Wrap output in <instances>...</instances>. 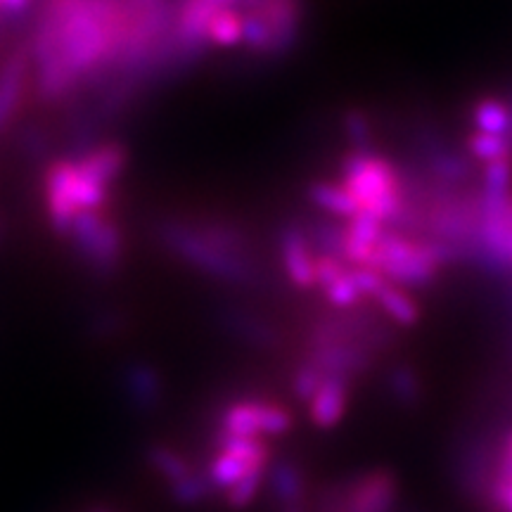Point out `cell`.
<instances>
[{
	"label": "cell",
	"mask_w": 512,
	"mask_h": 512,
	"mask_svg": "<svg viewBox=\"0 0 512 512\" xmlns=\"http://www.w3.org/2000/svg\"><path fill=\"white\" fill-rule=\"evenodd\" d=\"M351 403V382L344 377L323 375L320 377L316 392L306 401L309 408V418L320 430H330L342 422L344 415L349 411Z\"/></svg>",
	"instance_id": "cell-11"
},
{
	"label": "cell",
	"mask_w": 512,
	"mask_h": 512,
	"mask_svg": "<svg viewBox=\"0 0 512 512\" xmlns=\"http://www.w3.org/2000/svg\"><path fill=\"white\" fill-rule=\"evenodd\" d=\"M31 69L34 67H31L29 48L8 57L3 62V67H0V133L15 119L19 102H22V95L27 91Z\"/></svg>",
	"instance_id": "cell-12"
},
{
	"label": "cell",
	"mask_w": 512,
	"mask_h": 512,
	"mask_svg": "<svg viewBox=\"0 0 512 512\" xmlns=\"http://www.w3.org/2000/svg\"><path fill=\"white\" fill-rule=\"evenodd\" d=\"M370 302H375L377 309L392 320V323L401 325V328H411V325L420 320L418 302L408 294L406 287L389 283V280H384V285L375 292V297Z\"/></svg>",
	"instance_id": "cell-13"
},
{
	"label": "cell",
	"mask_w": 512,
	"mask_h": 512,
	"mask_svg": "<svg viewBox=\"0 0 512 512\" xmlns=\"http://www.w3.org/2000/svg\"><path fill=\"white\" fill-rule=\"evenodd\" d=\"M465 150L472 159H477V162H484V164L501 162V159H512L510 138L491 136V133L472 131L470 136H467Z\"/></svg>",
	"instance_id": "cell-16"
},
{
	"label": "cell",
	"mask_w": 512,
	"mask_h": 512,
	"mask_svg": "<svg viewBox=\"0 0 512 512\" xmlns=\"http://www.w3.org/2000/svg\"><path fill=\"white\" fill-rule=\"evenodd\" d=\"M34 0H0V24L22 17Z\"/></svg>",
	"instance_id": "cell-20"
},
{
	"label": "cell",
	"mask_w": 512,
	"mask_h": 512,
	"mask_svg": "<svg viewBox=\"0 0 512 512\" xmlns=\"http://www.w3.org/2000/svg\"><path fill=\"white\" fill-rule=\"evenodd\" d=\"M389 387H392L396 399L401 401L418 399V377H415L413 368L408 366L394 368L392 375H389Z\"/></svg>",
	"instance_id": "cell-19"
},
{
	"label": "cell",
	"mask_w": 512,
	"mask_h": 512,
	"mask_svg": "<svg viewBox=\"0 0 512 512\" xmlns=\"http://www.w3.org/2000/svg\"><path fill=\"white\" fill-rule=\"evenodd\" d=\"M83 266L98 275H110L124 254V238L114 219L102 211L81 216L67 233Z\"/></svg>",
	"instance_id": "cell-9"
},
{
	"label": "cell",
	"mask_w": 512,
	"mask_h": 512,
	"mask_svg": "<svg viewBox=\"0 0 512 512\" xmlns=\"http://www.w3.org/2000/svg\"><path fill=\"white\" fill-rule=\"evenodd\" d=\"M271 448L266 439L214 437L207 479L230 508H247L264 486Z\"/></svg>",
	"instance_id": "cell-5"
},
{
	"label": "cell",
	"mask_w": 512,
	"mask_h": 512,
	"mask_svg": "<svg viewBox=\"0 0 512 512\" xmlns=\"http://www.w3.org/2000/svg\"><path fill=\"white\" fill-rule=\"evenodd\" d=\"M444 266H448L446 256L437 242L387 228L382 240L377 242L368 268H375L389 283L408 290V287L432 285Z\"/></svg>",
	"instance_id": "cell-6"
},
{
	"label": "cell",
	"mask_w": 512,
	"mask_h": 512,
	"mask_svg": "<svg viewBox=\"0 0 512 512\" xmlns=\"http://www.w3.org/2000/svg\"><path fill=\"white\" fill-rule=\"evenodd\" d=\"M126 382L131 387V399H136L140 406H152V399H157V380L152 377V370L133 368Z\"/></svg>",
	"instance_id": "cell-18"
},
{
	"label": "cell",
	"mask_w": 512,
	"mask_h": 512,
	"mask_svg": "<svg viewBox=\"0 0 512 512\" xmlns=\"http://www.w3.org/2000/svg\"><path fill=\"white\" fill-rule=\"evenodd\" d=\"M320 249L313 242L311 233L304 228H285L283 238H280V256H283V266L287 278L297 287L311 290L316 287V264H318Z\"/></svg>",
	"instance_id": "cell-10"
},
{
	"label": "cell",
	"mask_w": 512,
	"mask_h": 512,
	"mask_svg": "<svg viewBox=\"0 0 512 512\" xmlns=\"http://www.w3.org/2000/svg\"><path fill=\"white\" fill-rule=\"evenodd\" d=\"M128 0H41L29 55L43 100L105 86L124 53Z\"/></svg>",
	"instance_id": "cell-1"
},
{
	"label": "cell",
	"mask_w": 512,
	"mask_h": 512,
	"mask_svg": "<svg viewBox=\"0 0 512 512\" xmlns=\"http://www.w3.org/2000/svg\"><path fill=\"white\" fill-rule=\"evenodd\" d=\"M98 512H105V510H98Z\"/></svg>",
	"instance_id": "cell-22"
},
{
	"label": "cell",
	"mask_w": 512,
	"mask_h": 512,
	"mask_svg": "<svg viewBox=\"0 0 512 512\" xmlns=\"http://www.w3.org/2000/svg\"><path fill=\"white\" fill-rule=\"evenodd\" d=\"M159 240L178 259L228 283H254L259 261L247 233L214 219H171L159 226Z\"/></svg>",
	"instance_id": "cell-3"
},
{
	"label": "cell",
	"mask_w": 512,
	"mask_h": 512,
	"mask_svg": "<svg viewBox=\"0 0 512 512\" xmlns=\"http://www.w3.org/2000/svg\"><path fill=\"white\" fill-rule=\"evenodd\" d=\"M486 491L496 512H512V467L494 465Z\"/></svg>",
	"instance_id": "cell-17"
},
{
	"label": "cell",
	"mask_w": 512,
	"mask_h": 512,
	"mask_svg": "<svg viewBox=\"0 0 512 512\" xmlns=\"http://www.w3.org/2000/svg\"><path fill=\"white\" fill-rule=\"evenodd\" d=\"M505 102H508L510 117H512V83H510V88H508V95H505ZM510 143H512V126H510Z\"/></svg>",
	"instance_id": "cell-21"
},
{
	"label": "cell",
	"mask_w": 512,
	"mask_h": 512,
	"mask_svg": "<svg viewBox=\"0 0 512 512\" xmlns=\"http://www.w3.org/2000/svg\"><path fill=\"white\" fill-rule=\"evenodd\" d=\"M337 183L354 202L356 216H370L387 223L389 228L406 204V176L399 166L377 152L356 150L347 155Z\"/></svg>",
	"instance_id": "cell-4"
},
{
	"label": "cell",
	"mask_w": 512,
	"mask_h": 512,
	"mask_svg": "<svg viewBox=\"0 0 512 512\" xmlns=\"http://www.w3.org/2000/svg\"><path fill=\"white\" fill-rule=\"evenodd\" d=\"M472 126L479 133H491V136H505L510 138V126H512V117H510V107L508 102L501 98H479L472 107Z\"/></svg>",
	"instance_id": "cell-14"
},
{
	"label": "cell",
	"mask_w": 512,
	"mask_h": 512,
	"mask_svg": "<svg viewBox=\"0 0 512 512\" xmlns=\"http://www.w3.org/2000/svg\"><path fill=\"white\" fill-rule=\"evenodd\" d=\"M292 427V413L280 401L247 396L235 399L223 408L216 420V437L275 439Z\"/></svg>",
	"instance_id": "cell-8"
},
{
	"label": "cell",
	"mask_w": 512,
	"mask_h": 512,
	"mask_svg": "<svg viewBox=\"0 0 512 512\" xmlns=\"http://www.w3.org/2000/svg\"><path fill=\"white\" fill-rule=\"evenodd\" d=\"M309 195L316 207L328 211L332 216H339V219H347V221H351L356 216L354 202H351V197L344 192V188L337 181H323V183L311 185Z\"/></svg>",
	"instance_id": "cell-15"
},
{
	"label": "cell",
	"mask_w": 512,
	"mask_h": 512,
	"mask_svg": "<svg viewBox=\"0 0 512 512\" xmlns=\"http://www.w3.org/2000/svg\"><path fill=\"white\" fill-rule=\"evenodd\" d=\"M242 15H245L242 48L252 57H283L302 38V0H245Z\"/></svg>",
	"instance_id": "cell-7"
},
{
	"label": "cell",
	"mask_w": 512,
	"mask_h": 512,
	"mask_svg": "<svg viewBox=\"0 0 512 512\" xmlns=\"http://www.w3.org/2000/svg\"><path fill=\"white\" fill-rule=\"evenodd\" d=\"M126 169V150L102 143L76 157L57 159L43 176V200L48 219L60 235H67L81 216L107 209L114 183Z\"/></svg>",
	"instance_id": "cell-2"
}]
</instances>
